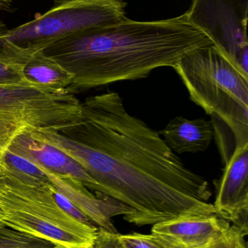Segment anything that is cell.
<instances>
[{"instance_id":"15","label":"cell","mask_w":248,"mask_h":248,"mask_svg":"<svg viewBox=\"0 0 248 248\" xmlns=\"http://www.w3.org/2000/svg\"><path fill=\"white\" fill-rule=\"evenodd\" d=\"M25 63L0 52V85L26 82Z\"/></svg>"},{"instance_id":"13","label":"cell","mask_w":248,"mask_h":248,"mask_svg":"<svg viewBox=\"0 0 248 248\" xmlns=\"http://www.w3.org/2000/svg\"><path fill=\"white\" fill-rule=\"evenodd\" d=\"M23 74L29 82L57 90H68L74 78L72 74L42 52L26 62Z\"/></svg>"},{"instance_id":"21","label":"cell","mask_w":248,"mask_h":248,"mask_svg":"<svg viewBox=\"0 0 248 248\" xmlns=\"http://www.w3.org/2000/svg\"><path fill=\"white\" fill-rule=\"evenodd\" d=\"M12 0H0V4L1 5H7L11 2Z\"/></svg>"},{"instance_id":"6","label":"cell","mask_w":248,"mask_h":248,"mask_svg":"<svg viewBox=\"0 0 248 248\" xmlns=\"http://www.w3.org/2000/svg\"><path fill=\"white\" fill-rule=\"evenodd\" d=\"M83 117V103L68 90L26 82L0 85V118L29 128L60 130Z\"/></svg>"},{"instance_id":"5","label":"cell","mask_w":248,"mask_h":248,"mask_svg":"<svg viewBox=\"0 0 248 248\" xmlns=\"http://www.w3.org/2000/svg\"><path fill=\"white\" fill-rule=\"evenodd\" d=\"M125 0H56L33 20L6 31L0 50L26 63L53 42L125 20Z\"/></svg>"},{"instance_id":"18","label":"cell","mask_w":248,"mask_h":248,"mask_svg":"<svg viewBox=\"0 0 248 248\" xmlns=\"http://www.w3.org/2000/svg\"><path fill=\"white\" fill-rule=\"evenodd\" d=\"M248 233L237 226L230 228L208 248H247L245 237Z\"/></svg>"},{"instance_id":"11","label":"cell","mask_w":248,"mask_h":248,"mask_svg":"<svg viewBox=\"0 0 248 248\" xmlns=\"http://www.w3.org/2000/svg\"><path fill=\"white\" fill-rule=\"evenodd\" d=\"M29 128L14 139L9 151L54 173L74 178L99 193L97 182L79 163L58 149L33 139Z\"/></svg>"},{"instance_id":"4","label":"cell","mask_w":248,"mask_h":248,"mask_svg":"<svg viewBox=\"0 0 248 248\" xmlns=\"http://www.w3.org/2000/svg\"><path fill=\"white\" fill-rule=\"evenodd\" d=\"M173 68L192 101L230 129L234 148L248 145V77L214 45L189 52Z\"/></svg>"},{"instance_id":"20","label":"cell","mask_w":248,"mask_h":248,"mask_svg":"<svg viewBox=\"0 0 248 248\" xmlns=\"http://www.w3.org/2000/svg\"><path fill=\"white\" fill-rule=\"evenodd\" d=\"M117 234L99 228L93 248H122L117 240Z\"/></svg>"},{"instance_id":"3","label":"cell","mask_w":248,"mask_h":248,"mask_svg":"<svg viewBox=\"0 0 248 248\" xmlns=\"http://www.w3.org/2000/svg\"><path fill=\"white\" fill-rule=\"evenodd\" d=\"M0 209L3 224L56 247L94 246L98 227L83 224L61 209L49 185L7 164L0 172Z\"/></svg>"},{"instance_id":"22","label":"cell","mask_w":248,"mask_h":248,"mask_svg":"<svg viewBox=\"0 0 248 248\" xmlns=\"http://www.w3.org/2000/svg\"><path fill=\"white\" fill-rule=\"evenodd\" d=\"M0 223H3V214L1 209H0Z\"/></svg>"},{"instance_id":"14","label":"cell","mask_w":248,"mask_h":248,"mask_svg":"<svg viewBox=\"0 0 248 248\" xmlns=\"http://www.w3.org/2000/svg\"><path fill=\"white\" fill-rule=\"evenodd\" d=\"M50 242L17 231L0 223V248H51Z\"/></svg>"},{"instance_id":"10","label":"cell","mask_w":248,"mask_h":248,"mask_svg":"<svg viewBox=\"0 0 248 248\" xmlns=\"http://www.w3.org/2000/svg\"><path fill=\"white\" fill-rule=\"evenodd\" d=\"M230 227L217 214H194L157 223L151 234L169 248H208Z\"/></svg>"},{"instance_id":"9","label":"cell","mask_w":248,"mask_h":248,"mask_svg":"<svg viewBox=\"0 0 248 248\" xmlns=\"http://www.w3.org/2000/svg\"><path fill=\"white\" fill-rule=\"evenodd\" d=\"M214 184L217 214L248 233V145L234 148Z\"/></svg>"},{"instance_id":"19","label":"cell","mask_w":248,"mask_h":248,"mask_svg":"<svg viewBox=\"0 0 248 248\" xmlns=\"http://www.w3.org/2000/svg\"><path fill=\"white\" fill-rule=\"evenodd\" d=\"M52 187V186H51ZM52 195L54 199L56 201L57 204L59 205L61 209L64 210L66 214L71 216L72 218H75L77 221L86 225L91 226V227H98L88 217H86L77 206L74 205L68 198H66L62 194L59 193L52 187ZM99 228V227H98Z\"/></svg>"},{"instance_id":"7","label":"cell","mask_w":248,"mask_h":248,"mask_svg":"<svg viewBox=\"0 0 248 248\" xmlns=\"http://www.w3.org/2000/svg\"><path fill=\"white\" fill-rule=\"evenodd\" d=\"M191 24L248 77V0H192L184 13Z\"/></svg>"},{"instance_id":"1","label":"cell","mask_w":248,"mask_h":248,"mask_svg":"<svg viewBox=\"0 0 248 248\" xmlns=\"http://www.w3.org/2000/svg\"><path fill=\"white\" fill-rule=\"evenodd\" d=\"M29 132L74 159L96 181L99 193L133 209L125 219L131 224L217 214L208 202V181L188 169L159 132L131 116L115 92L86 98L76 123Z\"/></svg>"},{"instance_id":"23","label":"cell","mask_w":248,"mask_h":248,"mask_svg":"<svg viewBox=\"0 0 248 248\" xmlns=\"http://www.w3.org/2000/svg\"><path fill=\"white\" fill-rule=\"evenodd\" d=\"M51 248H66L56 247V246H55V247Z\"/></svg>"},{"instance_id":"16","label":"cell","mask_w":248,"mask_h":248,"mask_svg":"<svg viewBox=\"0 0 248 248\" xmlns=\"http://www.w3.org/2000/svg\"><path fill=\"white\" fill-rule=\"evenodd\" d=\"M29 127L0 118V172L5 168V153L12 141Z\"/></svg>"},{"instance_id":"2","label":"cell","mask_w":248,"mask_h":248,"mask_svg":"<svg viewBox=\"0 0 248 248\" xmlns=\"http://www.w3.org/2000/svg\"><path fill=\"white\" fill-rule=\"evenodd\" d=\"M214 45L185 14L153 21L125 20L61 39L41 51L72 74L68 91L147 78L162 67L173 68L185 55Z\"/></svg>"},{"instance_id":"12","label":"cell","mask_w":248,"mask_h":248,"mask_svg":"<svg viewBox=\"0 0 248 248\" xmlns=\"http://www.w3.org/2000/svg\"><path fill=\"white\" fill-rule=\"evenodd\" d=\"M159 134L163 136L170 150L178 154L205 151L215 136L211 121L189 120L182 116L170 120Z\"/></svg>"},{"instance_id":"8","label":"cell","mask_w":248,"mask_h":248,"mask_svg":"<svg viewBox=\"0 0 248 248\" xmlns=\"http://www.w3.org/2000/svg\"><path fill=\"white\" fill-rule=\"evenodd\" d=\"M20 171L52 186L68 198L99 228L109 232L118 233L112 222L113 217L122 215L125 220L135 212L128 205L107 195L100 193L95 195L82 182L74 178L54 173L29 160L22 163Z\"/></svg>"},{"instance_id":"17","label":"cell","mask_w":248,"mask_h":248,"mask_svg":"<svg viewBox=\"0 0 248 248\" xmlns=\"http://www.w3.org/2000/svg\"><path fill=\"white\" fill-rule=\"evenodd\" d=\"M117 240L122 248H169L151 234H120L118 233Z\"/></svg>"}]
</instances>
